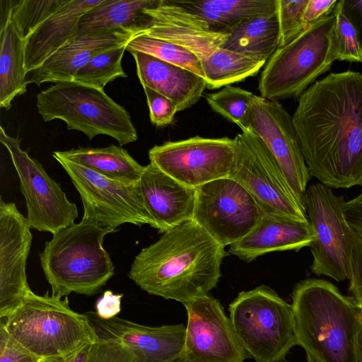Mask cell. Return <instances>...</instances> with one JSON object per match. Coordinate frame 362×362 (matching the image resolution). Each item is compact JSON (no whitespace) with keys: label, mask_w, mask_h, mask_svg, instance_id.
<instances>
[{"label":"cell","mask_w":362,"mask_h":362,"mask_svg":"<svg viewBox=\"0 0 362 362\" xmlns=\"http://www.w3.org/2000/svg\"><path fill=\"white\" fill-rule=\"evenodd\" d=\"M311 177L329 188L362 186V74L330 73L299 97L292 115Z\"/></svg>","instance_id":"cell-1"},{"label":"cell","mask_w":362,"mask_h":362,"mask_svg":"<svg viewBox=\"0 0 362 362\" xmlns=\"http://www.w3.org/2000/svg\"><path fill=\"white\" fill-rule=\"evenodd\" d=\"M226 256L225 247L191 219L143 248L128 276L148 293L185 305L216 286Z\"/></svg>","instance_id":"cell-2"},{"label":"cell","mask_w":362,"mask_h":362,"mask_svg":"<svg viewBox=\"0 0 362 362\" xmlns=\"http://www.w3.org/2000/svg\"><path fill=\"white\" fill-rule=\"evenodd\" d=\"M298 345L319 362H358L362 310L330 281L308 279L291 293Z\"/></svg>","instance_id":"cell-3"},{"label":"cell","mask_w":362,"mask_h":362,"mask_svg":"<svg viewBox=\"0 0 362 362\" xmlns=\"http://www.w3.org/2000/svg\"><path fill=\"white\" fill-rule=\"evenodd\" d=\"M3 323L9 334L42 362L69 356L93 344L98 336L86 314L64 299L33 291Z\"/></svg>","instance_id":"cell-4"},{"label":"cell","mask_w":362,"mask_h":362,"mask_svg":"<svg viewBox=\"0 0 362 362\" xmlns=\"http://www.w3.org/2000/svg\"><path fill=\"white\" fill-rule=\"evenodd\" d=\"M114 231L82 219L45 243L40 259L52 296L62 298L73 292L93 296L100 291L115 274L103 245L105 235Z\"/></svg>","instance_id":"cell-5"},{"label":"cell","mask_w":362,"mask_h":362,"mask_svg":"<svg viewBox=\"0 0 362 362\" xmlns=\"http://www.w3.org/2000/svg\"><path fill=\"white\" fill-rule=\"evenodd\" d=\"M335 16L309 26L267 60L258 81L260 96L269 100L299 98L336 60Z\"/></svg>","instance_id":"cell-6"},{"label":"cell","mask_w":362,"mask_h":362,"mask_svg":"<svg viewBox=\"0 0 362 362\" xmlns=\"http://www.w3.org/2000/svg\"><path fill=\"white\" fill-rule=\"evenodd\" d=\"M37 108L44 122L61 119L69 130L81 132L90 140L104 134L124 146L138 139L129 113L103 89L58 82L37 95Z\"/></svg>","instance_id":"cell-7"},{"label":"cell","mask_w":362,"mask_h":362,"mask_svg":"<svg viewBox=\"0 0 362 362\" xmlns=\"http://www.w3.org/2000/svg\"><path fill=\"white\" fill-rule=\"evenodd\" d=\"M236 336L256 362H287L298 345L293 311L271 288L261 285L241 291L229 305Z\"/></svg>","instance_id":"cell-8"},{"label":"cell","mask_w":362,"mask_h":362,"mask_svg":"<svg viewBox=\"0 0 362 362\" xmlns=\"http://www.w3.org/2000/svg\"><path fill=\"white\" fill-rule=\"evenodd\" d=\"M235 139V157L228 177L240 183L264 214L309 223L305 196L290 185L262 140L245 128Z\"/></svg>","instance_id":"cell-9"},{"label":"cell","mask_w":362,"mask_h":362,"mask_svg":"<svg viewBox=\"0 0 362 362\" xmlns=\"http://www.w3.org/2000/svg\"><path fill=\"white\" fill-rule=\"evenodd\" d=\"M307 216L314 233L309 247L313 255L310 272L337 282L349 280L353 250L359 235L344 214L346 201L322 183L305 192Z\"/></svg>","instance_id":"cell-10"},{"label":"cell","mask_w":362,"mask_h":362,"mask_svg":"<svg viewBox=\"0 0 362 362\" xmlns=\"http://www.w3.org/2000/svg\"><path fill=\"white\" fill-rule=\"evenodd\" d=\"M69 176L81 197L82 219L115 230L124 223H155L144 204L138 182L125 183L52 153Z\"/></svg>","instance_id":"cell-11"},{"label":"cell","mask_w":362,"mask_h":362,"mask_svg":"<svg viewBox=\"0 0 362 362\" xmlns=\"http://www.w3.org/2000/svg\"><path fill=\"white\" fill-rule=\"evenodd\" d=\"M0 141L7 148L21 183L31 228L53 235L74 224L78 209L42 165L23 150L18 138L0 128Z\"/></svg>","instance_id":"cell-12"},{"label":"cell","mask_w":362,"mask_h":362,"mask_svg":"<svg viewBox=\"0 0 362 362\" xmlns=\"http://www.w3.org/2000/svg\"><path fill=\"white\" fill-rule=\"evenodd\" d=\"M262 214L252 195L228 177L196 188L192 219L223 247L247 235Z\"/></svg>","instance_id":"cell-13"},{"label":"cell","mask_w":362,"mask_h":362,"mask_svg":"<svg viewBox=\"0 0 362 362\" xmlns=\"http://www.w3.org/2000/svg\"><path fill=\"white\" fill-rule=\"evenodd\" d=\"M235 139L199 136L156 145L148 151L150 163L179 182L196 189L227 177L233 165Z\"/></svg>","instance_id":"cell-14"},{"label":"cell","mask_w":362,"mask_h":362,"mask_svg":"<svg viewBox=\"0 0 362 362\" xmlns=\"http://www.w3.org/2000/svg\"><path fill=\"white\" fill-rule=\"evenodd\" d=\"M184 306L187 324L181 362H243L250 357L218 300L208 294Z\"/></svg>","instance_id":"cell-15"},{"label":"cell","mask_w":362,"mask_h":362,"mask_svg":"<svg viewBox=\"0 0 362 362\" xmlns=\"http://www.w3.org/2000/svg\"><path fill=\"white\" fill-rule=\"evenodd\" d=\"M274 156L292 188L305 196L311 178L294 129L292 116L278 100L255 95L245 124Z\"/></svg>","instance_id":"cell-16"},{"label":"cell","mask_w":362,"mask_h":362,"mask_svg":"<svg viewBox=\"0 0 362 362\" xmlns=\"http://www.w3.org/2000/svg\"><path fill=\"white\" fill-rule=\"evenodd\" d=\"M26 217L13 202L0 201V317L13 312L32 292L26 263L33 236Z\"/></svg>","instance_id":"cell-17"},{"label":"cell","mask_w":362,"mask_h":362,"mask_svg":"<svg viewBox=\"0 0 362 362\" xmlns=\"http://www.w3.org/2000/svg\"><path fill=\"white\" fill-rule=\"evenodd\" d=\"M98 337L117 340L134 362H181L186 326L182 324L150 327L115 317L103 320L86 314Z\"/></svg>","instance_id":"cell-18"},{"label":"cell","mask_w":362,"mask_h":362,"mask_svg":"<svg viewBox=\"0 0 362 362\" xmlns=\"http://www.w3.org/2000/svg\"><path fill=\"white\" fill-rule=\"evenodd\" d=\"M144 13L150 21L143 35L180 46L201 62L221 47L228 36L214 30L202 17L176 1L158 0Z\"/></svg>","instance_id":"cell-19"},{"label":"cell","mask_w":362,"mask_h":362,"mask_svg":"<svg viewBox=\"0 0 362 362\" xmlns=\"http://www.w3.org/2000/svg\"><path fill=\"white\" fill-rule=\"evenodd\" d=\"M139 35L123 29L101 30L74 37L38 68L26 74L27 84L72 81L76 72L93 57L127 45Z\"/></svg>","instance_id":"cell-20"},{"label":"cell","mask_w":362,"mask_h":362,"mask_svg":"<svg viewBox=\"0 0 362 362\" xmlns=\"http://www.w3.org/2000/svg\"><path fill=\"white\" fill-rule=\"evenodd\" d=\"M138 185L145 208L160 233L193 218L196 189L179 182L151 163L144 166Z\"/></svg>","instance_id":"cell-21"},{"label":"cell","mask_w":362,"mask_h":362,"mask_svg":"<svg viewBox=\"0 0 362 362\" xmlns=\"http://www.w3.org/2000/svg\"><path fill=\"white\" fill-rule=\"evenodd\" d=\"M314 233L309 223L262 214L255 227L230 245V254L250 262L272 252L299 251L309 247Z\"/></svg>","instance_id":"cell-22"},{"label":"cell","mask_w":362,"mask_h":362,"mask_svg":"<svg viewBox=\"0 0 362 362\" xmlns=\"http://www.w3.org/2000/svg\"><path fill=\"white\" fill-rule=\"evenodd\" d=\"M142 86L165 95L177 112L195 105L206 88V80L195 73L140 52H130Z\"/></svg>","instance_id":"cell-23"},{"label":"cell","mask_w":362,"mask_h":362,"mask_svg":"<svg viewBox=\"0 0 362 362\" xmlns=\"http://www.w3.org/2000/svg\"><path fill=\"white\" fill-rule=\"evenodd\" d=\"M103 0H68L42 23L25 40L26 72L40 66L72 39L81 17Z\"/></svg>","instance_id":"cell-24"},{"label":"cell","mask_w":362,"mask_h":362,"mask_svg":"<svg viewBox=\"0 0 362 362\" xmlns=\"http://www.w3.org/2000/svg\"><path fill=\"white\" fill-rule=\"evenodd\" d=\"M158 1L103 0L81 17L74 37L116 28L143 35L150 21L149 16L144 13V11L154 6Z\"/></svg>","instance_id":"cell-25"},{"label":"cell","mask_w":362,"mask_h":362,"mask_svg":"<svg viewBox=\"0 0 362 362\" xmlns=\"http://www.w3.org/2000/svg\"><path fill=\"white\" fill-rule=\"evenodd\" d=\"M0 35V107L9 110L13 100L27 90L25 40L6 13L1 17Z\"/></svg>","instance_id":"cell-26"},{"label":"cell","mask_w":362,"mask_h":362,"mask_svg":"<svg viewBox=\"0 0 362 362\" xmlns=\"http://www.w3.org/2000/svg\"><path fill=\"white\" fill-rule=\"evenodd\" d=\"M202 17L215 31L228 33L242 23L274 12L276 0L176 1Z\"/></svg>","instance_id":"cell-27"},{"label":"cell","mask_w":362,"mask_h":362,"mask_svg":"<svg viewBox=\"0 0 362 362\" xmlns=\"http://www.w3.org/2000/svg\"><path fill=\"white\" fill-rule=\"evenodd\" d=\"M54 153L111 179L125 183H137L144 166L120 146L104 148L78 147Z\"/></svg>","instance_id":"cell-28"},{"label":"cell","mask_w":362,"mask_h":362,"mask_svg":"<svg viewBox=\"0 0 362 362\" xmlns=\"http://www.w3.org/2000/svg\"><path fill=\"white\" fill-rule=\"evenodd\" d=\"M221 47L267 62L279 47L276 9L247 20L231 30Z\"/></svg>","instance_id":"cell-29"},{"label":"cell","mask_w":362,"mask_h":362,"mask_svg":"<svg viewBox=\"0 0 362 362\" xmlns=\"http://www.w3.org/2000/svg\"><path fill=\"white\" fill-rule=\"evenodd\" d=\"M201 64L206 88L214 90L255 76L266 62L220 47Z\"/></svg>","instance_id":"cell-30"},{"label":"cell","mask_w":362,"mask_h":362,"mask_svg":"<svg viewBox=\"0 0 362 362\" xmlns=\"http://www.w3.org/2000/svg\"><path fill=\"white\" fill-rule=\"evenodd\" d=\"M126 51L146 53L165 62L188 69L205 79L200 60L189 51L170 42L141 35L135 37L127 44Z\"/></svg>","instance_id":"cell-31"},{"label":"cell","mask_w":362,"mask_h":362,"mask_svg":"<svg viewBox=\"0 0 362 362\" xmlns=\"http://www.w3.org/2000/svg\"><path fill=\"white\" fill-rule=\"evenodd\" d=\"M127 45L105 51L93 57L76 72L73 81L104 90V87L108 83L117 78H127V76L122 66V59Z\"/></svg>","instance_id":"cell-32"},{"label":"cell","mask_w":362,"mask_h":362,"mask_svg":"<svg viewBox=\"0 0 362 362\" xmlns=\"http://www.w3.org/2000/svg\"><path fill=\"white\" fill-rule=\"evenodd\" d=\"M68 0L5 1L8 13L20 35L25 40L42 23Z\"/></svg>","instance_id":"cell-33"},{"label":"cell","mask_w":362,"mask_h":362,"mask_svg":"<svg viewBox=\"0 0 362 362\" xmlns=\"http://www.w3.org/2000/svg\"><path fill=\"white\" fill-rule=\"evenodd\" d=\"M255 95L252 92L229 85L215 93H206L204 98L213 111L242 129Z\"/></svg>","instance_id":"cell-34"},{"label":"cell","mask_w":362,"mask_h":362,"mask_svg":"<svg viewBox=\"0 0 362 362\" xmlns=\"http://www.w3.org/2000/svg\"><path fill=\"white\" fill-rule=\"evenodd\" d=\"M308 0H276L279 47L296 39L306 28L303 16Z\"/></svg>","instance_id":"cell-35"},{"label":"cell","mask_w":362,"mask_h":362,"mask_svg":"<svg viewBox=\"0 0 362 362\" xmlns=\"http://www.w3.org/2000/svg\"><path fill=\"white\" fill-rule=\"evenodd\" d=\"M333 13L336 19L334 28L336 60L362 62V49L353 25L341 11L340 1H337Z\"/></svg>","instance_id":"cell-36"},{"label":"cell","mask_w":362,"mask_h":362,"mask_svg":"<svg viewBox=\"0 0 362 362\" xmlns=\"http://www.w3.org/2000/svg\"><path fill=\"white\" fill-rule=\"evenodd\" d=\"M143 88L151 123L158 127L172 124L177 110L171 100L147 86Z\"/></svg>","instance_id":"cell-37"},{"label":"cell","mask_w":362,"mask_h":362,"mask_svg":"<svg viewBox=\"0 0 362 362\" xmlns=\"http://www.w3.org/2000/svg\"><path fill=\"white\" fill-rule=\"evenodd\" d=\"M88 362H134L121 343L110 338L98 337L91 346Z\"/></svg>","instance_id":"cell-38"},{"label":"cell","mask_w":362,"mask_h":362,"mask_svg":"<svg viewBox=\"0 0 362 362\" xmlns=\"http://www.w3.org/2000/svg\"><path fill=\"white\" fill-rule=\"evenodd\" d=\"M0 362H42L7 332L0 322Z\"/></svg>","instance_id":"cell-39"},{"label":"cell","mask_w":362,"mask_h":362,"mask_svg":"<svg viewBox=\"0 0 362 362\" xmlns=\"http://www.w3.org/2000/svg\"><path fill=\"white\" fill-rule=\"evenodd\" d=\"M349 280V291L362 308V236L360 235L353 250Z\"/></svg>","instance_id":"cell-40"},{"label":"cell","mask_w":362,"mask_h":362,"mask_svg":"<svg viewBox=\"0 0 362 362\" xmlns=\"http://www.w3.org/2000/svg\"><path fill=\"white\" fill-rule=\"evenodd\" d=\"M337 2V0H308L303 16L305 28L331 14Z\"/></svg>","instance_id":"cell-41"},{"label":"cell","mask_w":362,"mask_h":362,"mask_svg":"<svg viewBox=\"0 0 362 362\" xmlns=\"http://www.w3.org/2000/svg\"><path fill=\"white\" fill-rule=\"evenodd\" d=\"M123 294H115L110 290L105 291L95 303V314L103 320L112 319L121 311Z\"/></svg>","instance_id":"cell-42"},{"label":"cell","mask_w":362,"mask_h":362,"mask_svg":"<svg viewBox=\"0 0 362 362\" xmlns=\"http://www.w3.org/2000/svg\"><path fill=\"white\" fill-rule=\"evenodd\" d=\"M343 14L353 25L362 49V0H340Z\"/></svg>","instance_id":"cell-43"},{"label":"cell","mask_w":362,"mask_h":362,"mask_svg":"<svg viewBox=\"0 0 362 362\" xmlns=\"http://www.w3.org/2000/svg\"><path fill=\"white\" fill-rule=\"evenodd\" d=\"M346 218L349 225L362 236V192L351 201Z\"/></svg>","instance_id":"cell-44"},{"label":"cell","mask_w":362,"mask_h":362,"mask_svg":"<svg viewBox=\"0 0 362 362\" xmlns=\"http://www.w3.org/2000/svg\"><path fill=\"white\" fill-rule=\"evenodd\" d=\"M92 345L88 346L69 356L52 362H88L90 349Z\"/></svg>","instance_id":"cell-45"},{"label":"cell","mask_w":362,"mask_h":362,"mask_svg":"<svg viewBox=\"0 0 362 362\" xmlns=\"http://www.w3.org/2000/svg\"><path fill=\"white\" fill-rule=\"evenodd\" d=\"M358 362H362V331L358 337Z\"/></svg>","instance_id":"cell-46"},{"label":"cell","mask_w":362,"mask_h":362,"mask_svg":"<svg viewBox=\"0 0 362 362\" xmlns=\"http://www.w3.org/2000/svg\"><path fill=\"white\" fill-rule=\"evenodd\" d=\"M307 361H308V362H319L317 360H315L311 357H309V356H307Z\"/></svg>","instance_id":"cell-47"},{"label":"cell","mask_w":362,"mask_h":362,"mask_svg":"<svg viewBox=\"0 0 362 362\" xmlns=\"http://www.w3.org/2000/svg\"><path fill=\"white\" fill-rule=\"evenodd\" d=\"M361 310H362V308H361Z\"/></svg>","instance_id":"cell-48"}]
</instances>
